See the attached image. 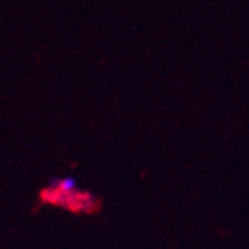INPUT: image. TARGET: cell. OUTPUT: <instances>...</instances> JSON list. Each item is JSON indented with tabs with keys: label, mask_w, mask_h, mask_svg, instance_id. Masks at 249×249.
I'll return each mask as SVG.
<instances>
[{
	"label": "cell",
	"mask_w": 249,
	"mask_h": 249,
	"mask_svg": "<svg viewBox=\"0 0 249 249\" xmlns=\"http://www.w3.org/2000/svg\"><path fill=\"white\" fill-rule=\"evenodd\" d=\"M39 201L45 205L64 208L71 213H98L102 203L93 192L84 191L75 183L73 178H55L43 187L39 192Z\"/></svg>",
	"instance_id": "1"
}]
</instances>
